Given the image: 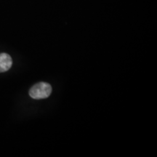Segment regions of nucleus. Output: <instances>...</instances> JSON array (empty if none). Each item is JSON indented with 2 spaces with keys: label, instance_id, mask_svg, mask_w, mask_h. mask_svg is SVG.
<instances>
[{
  "label": "nucleus",
  "instance_id": "nucleus-1",
  "mask_svg": "<svg viewBox=\"0 0 157 157\" xmlns=\"http://www.w3.org/2000/svg\"><path fill=\"white\" fill-rule=\"evenodd\" d=\"M52 93V87L45 82H39L34 84L29 90V95L34 99H44L48 98Z\"/></svg>",
  "mask_w": 157,
  "mask_h": 157
},
{
  "label": "nucleus",
  "instance_id": "nucleus-2",
  "mask_svg": "<svg viewBox=\"0 0 157 157\" xmlns=\"http://www.w3.org/2000/svg\"><path fill=\"white\" fill-rule=\"evenodd\" d=\"M12 65H13V60L8 54H0V73L8 71L11 68Z\"/></svg>",
  "mask_w": 157,
  "mask_h": 157
}]
</instances>
